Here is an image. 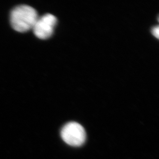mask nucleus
Here are the masks:
<instances>
[{"mask_svg": "<svg viewBox=\"0 0 159 159\" xmlns=\"http://www.w3.org/2000/svg\"><path fill=\"white\" fill-rule=\"evenodd\" d=\"M38 17L34 8L25 5H20L11 12V24L15 30L24 33L33 29Z\"/></svg>", "mask_w": 159, "mask_h": 159, "instance_id": "f257e3e1", "label": "nucleus"}, {"mask_svg": "<svg viewBox=\"0 0 159 159\" xmlns=\"http://www.w3.org/2000/svg\"><path fill=\"white\" fill-rule=\"evenodd\" d=\"M61 137L63 141L68 145L78 147L86 141V131L80 124L75 122H69L62 128Z\"/></svg>", "mask_w": 159, "mask_h": 159, "instance_id": "f03ea898", "label": "nucleus"}, {"mask_svg": "<svg viewBox=\"0 0 159 159\" xmlns=\"http://www.w3.org/2000/svg\"><path fill=\"white\" fill-rule=\"evenodd\" d=\"M57 22L55 16L52 14H45L38 17L32 30L37 37L47 39L53 34Z\"/></svg>", "mask_w": 159, "mask_h": 159, "instance_id": "7ed1b4c3", "label": "nucleus"}, {"mask_svg": "<svg viewBox=\"0 0 159 159\" xmlns=\"http://www.w3.org/2000/svg\"><path fill=\"white\" fill-rule=\"evenodd\" d=\"M152 34L155 37L157 38H159V27L158 26L153 27L152 30Z\"/></svg>", "mask_w": 159, "mask_h": 159, "instance_id": "20e7f679", "label": "nucleus"}]
</instances>
